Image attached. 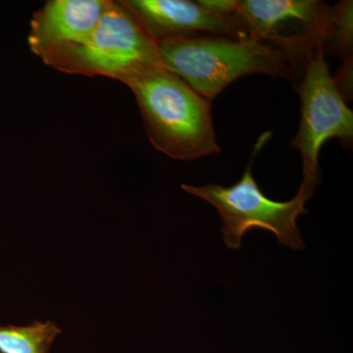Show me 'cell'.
Wrapping results in <instances>:
<instances>
[{
	"label": "cell",
	"mask_w": 353,
	"mask_h": 353,
	"mask_svg": "<svg viewBox=\"0 0 353 353\" xmlns=\"http://www.w3.org/2000/svg\"><path fill=\"white\" fill-rule=\"evenodd\" d=\"M124 83L134 92L148 139L159 152L183 161L220 153L211 102L180 77L161 66L148 67Z\"/></svg>",
	"instance_id": "cell-1"
},
{
	"label": "cell",
	"mask_w": 353,
	"mask_h": 353,
	"mask_svg": "<svg viewBox=\"0 0 353 353\" xmlns=\"http://www.w3.org/2000/svg\"><path fill=\"white\" fill-rule=\"evenodd\" d=\"M157 44L162 67L210 102L241 77L264 74L290 79L296 73L287 58L250 36L201 34Z\"/></svg>",
	"instance_id": "cell-2"
},
{
	"label": "cell",
	"mask_w": 353,
	"mask_h": 353,
	"mask_svg": "<svg viewBox=\"0 0 353 353\" xmlns=\"http://www.w3.org/2000/svg\"><path fill=\"white\" fill-rule=\"evenodd\" d=\"M267 139L266 136L259 139L250 163L239 182L230 187L219 183L201 187L182 185V189L208 202L217 210L222 221L223 240L230 250H240L243 236L253 228H259L275 234L280 245L303 250L305 245L296 221L299 216L307 213L305 203L310 199L297 192L292 201H273L262 192L253 176V158Z\"/></svg>",
	"instance_id": "cell-3"
},
{
	"label": "cell",
	"mask_w": 353,
	"mask_h": 353,
	"mask_svg": "<svg viewBox=\"0 0 353 353\" xmlns=\"http://www.w3.org/2000/svg\"><path fill=\"white\" fill-rule=\"evenodd\" d=\"M44 63L63 73L108 77L122 83L148 67H162L157 41L129 9L110 0L85 41Z\"/></svg>",
	"instance_id": "cell-4"
},
{
	"label": "cell",
	"mask_w": 353,
	"mask_h": 353,
	"mask_svg": "<svg viewBox=\"0 0 353 353\" xmlns=\"http://www.w3.org/2000/svg\"><path fill=\"white\" fill-rule=\"evenodd\" d=\"M301 101V125L292 139V148L301 152L303 182L297 192L311 199L319 185V154L330 139L352 145L353 113L345 103L329 71L322 48L309 55L299 88Z\"/></svg>",
	"instance_id": "cell-5"
},
{
	"label": "cell",
	"mask_w": 353,
	"mask_h": 353,
	"mask_svg": "<svg viewBox=\"0 0 353 353\" xmlns=\"http://www.w3.org/2000/svg\"><path fill=\"white\" fill-rule=\"evenodd\" d=\"M333 6L317 0H243L234 17L241 31L266 44L297 67L322 48Z\"/></svg>",
	"instance_id": "cell-6"
},
{
	"label": "cell",
	"mask_w": 353,
	"mask_h": 353,
	"mask_svg": "<svg viewBox=\"0 0 353 353\" xmlns=\"http://www.w3.org/2000/svg\"><path fill=\"white\" fill-rule=\"evenodd\" d=\"M109 0H50L32 15L28 44L46 61L82 43L103 15Z\"/></svg>",
	"instance_id": "cell-7"
},
{
	"label": "cell",
	"mask_w": 353,
	"mask_h": 353,
	"mask_svg": "<svg viewBox=\"0 0 353 353\" xmlns=\"http://www.w3.org/2000/svg\"><path fill=\"white\" fill-rule=\"evenodd\" d=\"M141 23L155 41L181 37L217 34L241 38L234 16L222 17L208 12L197 1L188 0H123L120 1Z\"/></svg>",
	"instance_id": "cell-8"
},
{
	"label": "cell",
	"mask_w": 353,
	"mask_h": 353,
	"mask_svg": "<svg viewBox=\"0 0 353 353\" xmlns=\"http://www.w3.org/2000/svg\"><path fill=\"white\" fill-rule=\"evenodd\" d=\"M352 1L348 0L333 6L331 25L322 46L324 53H333L343 60L341 71L334 80L345 99L352 94Z\"/></svg>",
	"instance_id": "cell-9"
},
{
	"label": "cell",
	"mask_w": 353,
	"mask_h": 353,
	"mask_svg": "<svg viewBox=\"0 0 353 353\" xmlns=\"http://www.w3.org/2000/svg\"><path fill=\"white\" fill-rule=\"evenodd\" d=\"M60 333L50 321L34 322L27 327H0V353H50Z\"/></svg>",
	"instance_id": "cell-10"
},
{
	"label": "cell",
	"mask_w": 353,
	"mask_h": 353,
	"mask_svg": "<svg viewBox=\"0 0 353 353\" xmlns=\"http://www.w3.org/2000/svg\"><path fill=\"white\" fill-rule=\"evenodd\" d=\"M197 3L208 12L222 17H232L236 11L238 0H201Z\"/></svg>",
	"instance_id": "cell-11"
}]
</instances>
